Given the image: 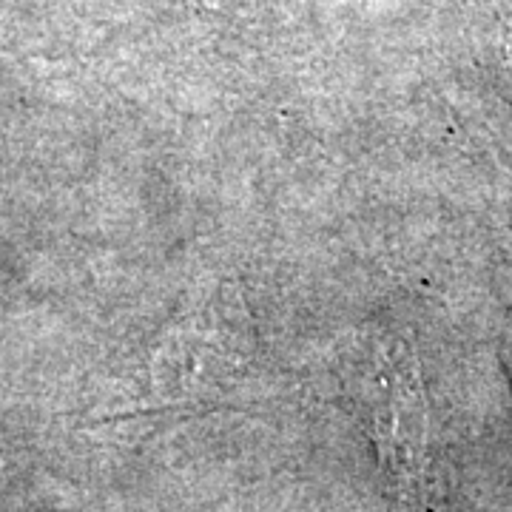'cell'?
Instances as JSON below:
<instances>
[{"instance_id": "cell-1", "label": "cell", "mask_w": 512, "mask_h": 512, "mask_svg": "<svg viewBox=\"0 0 512 512\" xmlns=\"http://www.w3.org/2000/svg\"><path fill=\"white\" fill-rule=\"evenodd\" d=\"M427 399L421 384L416 356L407 353L404 365L393 367L390 421L382 441L384 461L396 470V478L407 490L424 487L427 476Z\"/></svg>"}]
</instances>
